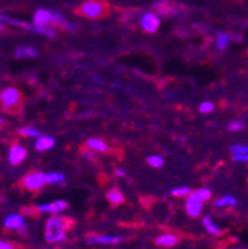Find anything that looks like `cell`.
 I'll return each instance as SVG.
<instances>
[{
  "instance_id": "cell-16",
  "label": "cell",
  "mask_w": 248,
  "mask_h": 249,
  "mask_svg": "<svg viewBox=\"0 0 248 249\" xmlns=\"http://www.w3.org/2000/svg\"><path fill=\"white\" fill-rule=\"evenodd\" d=\"M202 224H204V227H205V230L210 233V234H212V236H220L222 234V230L219 229V226H217L212 220H211V216H204L202 218Z\"/></svg>"
},
{
  "instance_id": "cell-21",
  "label": "cell",
  "mask_w": 248,
  "mask_h": 249,
  "mask_svg": "<svg viewBox=\"0 0 248 249\" xmlns=\"http://www.w3.org/2000/svg\"><path fill=\"white\" fill-rule=\"evenodd\" d=\"M171 195L174 197H188L192 195V190L189 189V187H177V189L171 190Z\"/></svg>"
},
{
  "instance_id": "cell-10",
  "label": "cell",
  "mask_w": 248,
  "mask_h": 249,
  "mask_svg": "<svg viewBox=\"0 0 248 249\" xmlns=\"http://www.w3.org/2000/svg\"><path fill=\"white\" fill-rule=\"evenodd\" d=\"M3 226L6 230H21L25 224H24V216L19 215V213H9L5 221H3Z\"/></svg>"
},
{
  "instance_id": "cell-27",
  "label": "cell",
  "mask_w": 248,
  "mask_h": 249,
  "mask_svg": "<svg viewBox=\"0 0 248 249\" xmlns=\"http://www.w3.org/2000/svg\"><path fill=\"white\" fill-rule=\"evenodd\" d=\"M212 110H214V104L210 103V101H205V103H202V104L199 106V111L204 113V114H208V113H211Z\"/></svg>"
},
{
  "instance_id": "cell-9",
  "label": "cell",
  "mask_w": 248,
  "mask_h": 249,
  "mask_svg": "<svg viewBox=\"0 0 248 249\" xmlns=\"http://www.w3.org/2000/svg\"><path fill=\"white\" fill-rule=\"evenodd\" d=\"M25 156H27V150L19 144H14L9 148V163L17 166V165L22 163V160L25 159Z\"/></svg>"
},
{
  "instance_id": "cell-12",
  "label": "cell",
  "mask_w": 248,
  "mask_h": 249,
  "mask_svg": "<svg viewBox=\"0 0 248 249\" xmlns=\"http://www.w3.org/2000/svg\"><path fill=\"white\" fill-rule=\"evenodd\" d=\"M154 243H156L158 246H165V248H171L174 245L178 243V237L175 234H171V233H165V234H161L156 237V240H154Z\"/></svg>"
},
{
  "instance_id": "cell-3",
  "label": "cell",
  "mask_w": 248,
  "mask_h": 249,
  "mask_svg": "<svg viewBox=\"0 0 248 249\" xmlns=\"http://www.w3.org/2000/svg\"><path fill=\"white\" fill-rule=\"evenodd\" d=\"M48 184V178L46 174L40 172V171H33L28 172L27 175H24L19 181V187L27 192H39L43 187Z\"/></svg>"
},
{
  "instance_id": "cell-4",
  "label": "cell",
  "mask_w": 248,
  "mask_h": 249,
  "mask_svg": "<svg viewBox=\"0 0 248 249\" xmlns=\"http://www.w3.org/2000/svg\"><path fill=\"white\" fill-rule=\"evenodd\" d=\"M77 14H80L86 18H91V19H97V18L104 17L106 5L98 2V0H88V2L82 3L77 8Z\"/></svg>"
},
{
  "instance_id": "cell-7",
  "label": "cell",
  "mask_w": 248,
  "mask_h": 249,
  "mask_svg": "<svg viewBox=\"0 0 248 249\" xmlns=\"http://www.w3.org/2000/svg\"><path fill=\"white\" fill-rule=\"evenodd\" d=\"M69 208V203L66 200H54L51 203H45V205H38L36 209L39 213H45V212H49V213H59L63 212Z\"/></svg>"
},
{
  "instance_id": "cell-22",
  "label": "cell",
  "mask_w": 248,
  "mask_h": 249,
  "mask_svg": "<svg viewBox=\"0 0 248 249\" xmlns=\"http://www.w3.org/2000/svg\"><path fill=\"white\" fill-rule=\"evenodd\" d=\"M46 178H48V184H61L66 179L63 174H58V172H49L46 174Z\"/></svg>"
},
{
  "instance_id": "cell-29",
  "label": "cell",
  "mask_w": 248,
  "mask_h": 249,
  "mask_svg": "<svg viewBox=\"0 0 248 249\" xmlns=\"http://www.w3.org/2000/svg\"><path fill=\"white\" fill-rule=\"evenodd\" d=\"M232 159L235 162H248V154H233Z\"/></svg>"
},
{
  "instance_id": "cell-8",
  "label": "cell",
  "mask_w": 248,
  "mask_h": 249,
  "mask_svg": "<svg viewBox=\"0 0 248 249\" xmlns=\"http://www.w3.org/2000/svg\"><path fill=\"white\" fill-rule=\"evenodd\" d=\"M123 237L120 236H106V234H94L88 237L89 245H116L120 243Z\"/></svg>"
},
{
  "instance_id": "cell-20",
  "label": "cell",
  "mask_w": 248,
  "mask_h": 249,
  "mask_svg": "<svg viewBox=\"0 0 248 249\" xmlns=\"http://www.w3.org/2000/svg\"><path fill=\"white\" fill-rule=\"evenodd\" d=\"M230 43V36L226 35V33H219V36H217V48L219 49H226Z\"/></svg>"
},
{
  "instance_id": "cell-17",
  "label": "cell",
  "mask_w": 248,
  "mask_h": 249,
  "mask_svg": "<svg viewBox=\"0 0 248 249\" xmlns=\"http://www.w3.org/2000/svg\"><path fill=\"white\" fill-rule=\"evenodd\" d=\"M30 31H33L36 35L40 36H48V37H55L57 36V30L54 27H38V25H30Z\"/></svg>"
},
{
  "instance_id": "cell-19",
  "label": "cell",
  "mask_w": 248,
  "mask_h": 249,
  "mask_svg": "<svg viewBox=\"0 0 248 249\" xmlns=\"http://www.w3.org/2000/svg\"><path fill=\"white\" fill-rule=\"evenodd\" d=\"M19 134L24 137H28V138H39L40 137V132L33 126H22L19 129Z\"/></svg>"
},
{
  "instance_id": "cell-11",
  "label": "cell",
  "mask_w": 248,
  "mask_h": 249,
  "mask_svg": "<svg viewBox=\"0 0 248 249\" xmlns=\"http://www.w3.org/2000/svg\"><path fill=\"white\" fill-rule=\"evenodd\" d=\"M55 145V140L49 135H40L38 140H36V150L38 151H46V150H51L52 147Z\"/></svg>"
},
{
  "instance_id": "cell-15",
  "label": "cell",
  "mask_w": 248,
  "mask_h": 249,
  "mask_svg": "<svg viewBox=\"0 0 248 249\" xmlns=\"http://www.w3.org/2000/svg\"><path fill=\"white\" fill-rule=\"evenodd\" d=\"M106 199L112 203V205H122L125 202V197H123L122 192L119 189H110L106 193Z\"/></svg>"
},
{
  "instance_id": "cell-25",
  "label": "cell",
  "mask_w": 248,
  "mask_h": 249,
  "mask_svg": "<svg viewBox=\"0 0 248 249\" xmlns=\"http://www.w3.org/2000/svg\"><path fill=\"white\" fill-rule=\"evenodd\" d=\"M244 128H245V123H244V122H239V120H236V122H230V123L228 124V129H229V131H232V132L242 131Z\"/></svg>"
},
{
  "instance_id": "cell-23",
  "label": "cell",
  "mask_w": 248,
  "mask_h": 249,
  "mask_svg": "<svg viewBox=\"0 0 248 249\" xmlns=\"http://www.w3.org/2000/svg\"><path fill=\"white\" fill-rule=\"evenodd\" d=\"M147 163L152 166V168H162L164 166V159L161 156H149L147 158Z\"/></svg>"
},
{
  "instance_id": "cell-13",
  "label": "cell",
  "mask_w": 248,
  "mask_h": 249,
  "mask_svg": "<svg viewBox=\"0 0 248 249\" xmlns=\"http://www.w3.org/2000/svg\"><path fill=\"white\" fill-rule=\"evenodd\" d=\"M38 55H39V52L33 46H18L15 49V56L19 58V59H22V58H35Z\"/></svg>"
},
{
  "instance_id": "cell-2",
  "label": "cell",
  "mask_w": 248,
  "mask_h": 249,
  "mask_svg": "<svg viewBox=\"0 0 248 249\" xmlns=\"http://www.w3.org/2000/svg\"><path fill=\"white\" fill-rule=\"evenodd\" d=\"M0 106L6 113H18L22 107V93L18 88L9 86L0 92Z\"/></svg>"
},
{
  "instance_id": "cell-32",
  "label": "cell",
  "mask_w": 248,
  "mask_h": 249,
  "mask_svg": "<svg viewBox=\"0 0 248 249\" xmlns=\"http://www.w3.org/2000/svg\"><path fill=\"white\" fill-rule=\"evenodd\" d=\"M2 122H3V120H2V119H0V123H2Z\"/></svg>"
},
{
  "instance_id": "cell-1",
  "label": "cell",
  "mask_w": 248,
  "mask_h": 249,
  "mask_svg": "<svg viewBox=\"0 0 248 249\" xmlns=\"http://www.w3.org/2000/svg\"><path fill=\"white\" fill-rule=\"evenodd\" d=\"M70 224H73L72 220L59 215H52L51 218L46 220L45 224V239L48 243H58L63 242L67 236V230L72 227Z\"/></svg>"
},
{
  "instance_id": "cell-31",
  "label": "cell",
  "mask_w": 248,
  "mask_h": 249,
  "mask_svg": "<svg viewBox=\"0 0 248 249\" xmlns=\"http://www.w3.org/2000/svg\"><path fill=\"white\" fill-rule=\"evenodd\" d=\"M82 154L85 156V158H88V159H94V156H91L92 153H89V151H82Z\"/></svg>"
},
{
  "instance_id": "cell-26",
  "label": "cell",
  "mask_w": 248,
  "mask_h": 249,
  "mask_svg": "<svg viewBox=\"0 0 248 249\" xmlns=\"http://www.w3.org/2000/svg\"><path fill=\"white\" fill-rule=\"evenodd\" d=\"M230 153L232 154H248V145H241V144L232 145Z\"/></svg>"
},
{
  "instance_id": "cell-28",
  "label": "cell",
  "mask_w": 248,
  "mask_h": 249,
  "mask_svg": "<svg viewBox=\"0 0 248 249\" xmlns=\"http://www.w3.org/2000/svg\"><path fill=\"white\" fill-rule=\"evenodd\" d=\"M0 249H15V245L12 242L0 239Z\"/></svg>"
},
{
  "instance_id": "cell-14",
  "label": "cell",
  "mask_w": 248,
  "mask_h": 249,
  "mask_svg": "<svg viewBox=\"0 0 248 249\" xmlns=\"http://www.w3.org/2000/svg\"><path fill=\"white\" fill-rule=\"evenodd\" d=\"M86 147L89 150H92V151H98V153H106L109 150L107 144L103 140H100V138H91V140H88L86 141Z\"/></svg>"
},
{
  "instance_id": "cell-6",
  "label": "cell",
  "mask_w": 248,
  "mask_h": 249,
  "mask_svg": "<svg viewBox=\"0 0 248 249\" xmlns=\"http://www.w3.org/2000/svg\"><path fill=\"white\" fill-rule=\"evenodd\" d=\"M202 206H204V202L195 193H192L191 196L186 197V206L184 208H186V213H188L189 216H192V218L199 216L202 212Z\"/></svg>"
},
{
  "instance_id": "cell-5",
  "label": "cell",
  "mask_w": 248,
  "mask_h": 249,
  "mask_svg": "<svg viewBox=\"0 0 248 249\" xmlns=\"http://www.w3.org/2000/svg\"><path fill=\"white\" fill-rule=\"evenodd\" d=\"M140 25L146 33H154V31H158V28L161 25V19L154 12H146V14H143V17L140 19Z\"/></svg>"
},
{
  "instance_id": "cell-24",
  "label": "cell",
  "mask_w": 248,
  "mask_h": 249,
  "mask_svg": "<svg viewBox=\"0 0 248 249\" xmlns=\"http://www.w3.org/2000/svg\"><path fill=\"white\" fill-rule=\"evenodd\" d=\"M195 195L202 200V202H208L210 199H211V190H208V189H199V190H196L195 192Z\"/></svg>"
},
{
  "instance_id": "cell-18",
  "label": "cell",
  "mask_w": 248,
  "mask_h": 249,
  "mask_svg": "<svg viewBox=\"0 0 248 249\" xmlns=\"http://www.w3.org/2000/svg\"><path fill=\"white\" fill-rule=\"evenodd\" d=\"M214 205H215V208H223V206H236V199H235L233 196L226 195V196H223V197H220V199H217V200L214 202Z\"/></svg>"
},
{
  "instance_id": "cell-30",
  "label": "cell",
  "mask_w": 248,
  "mask_h": 249,
  "mask_svg": "<svg viewBox=\"0 0 248 249\" xmlns=\"http://www.w3.org/2000/svg\"><path fill=\"white\" fill-rule=\"evenodd\" d=\"M114 174L117 175V177H120V178H123V177H127V172L123 171V169H116L114 171Z\"/></svg>"
}]
</instances>
